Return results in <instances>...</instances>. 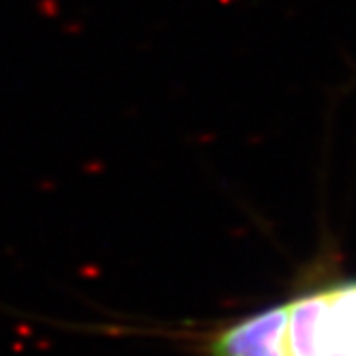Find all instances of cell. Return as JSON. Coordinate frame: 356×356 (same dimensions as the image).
<instances>
[{"mask_svg":"<svg viewBox=\"0 0 356 356\" xmlns=\"http://www.w3.org/2000/svg\"><path fill=\"white\" fill-rule=\"evenodd\" d=\"M316 356H356V282L326 290Z\"/></svg>","mask_w":356,"mask_h":356,"instance_id":"7a4b0ae2","label":"cell"},{"mask_svg":"<svg viewBox=\"0 0 356 356\" xmlns=\"http://www.w3.org/2000/svg\"><path fill=\"white\" fill-rule=\"evenodd\" d=\"M288 305L209 328L195 337L202 356H292L288 348Z\"/></svg>","mask_w":356,"mask_h":356,"instance_id":"6da1fadb","label":"cell"}]
</instances>
